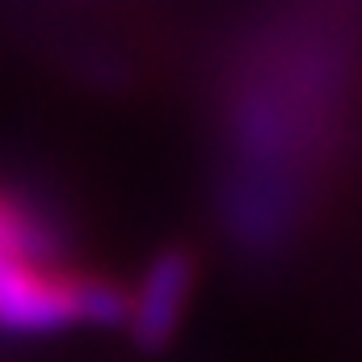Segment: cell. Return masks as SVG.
I'll list each match as a JSON object with an SVG mask.
<instances>
[{
	"mask_svg": "<svg viewBox=\"0 0 362 362\" xmlns=\"http://www.w3.org/2000/svg\"><path fill=\"white\" fill-rule=\"evenodd\" d=\"M194 278L198 262L185 245H169L148 262L139 286L127 291V325H122L139 350H165L177 337L194 295Z\"/></svg>",
	"mask_w": 362,
	"mask_h": 362,
	"instance_id": "cell-1",
	"label": "cell"
}]
</instances>
